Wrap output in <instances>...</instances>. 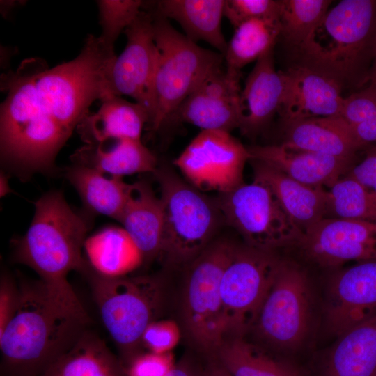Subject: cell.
Wrapping results in <instances>:
<instances>
[{
	"label": "cell",
	"mask_w": 376,
	"mask_h": 376,
	"mask_svg": "<svg viewBox=\"0 0 376 376\" xmlns=\"http://www.w3.org/2000/svg\"><path fill=\"white\" fill-rule=\"evenodd\" d=\"M99 36L90 34L77 57L49 68L40 58L24 59L1 74L6 93L0 109L1 159L26 180L54 171L56 157L96 100L113 95L116 58Z\"/></svg>",
	"instance_id": "obj_1"
},
{
	"label": "cell",
	"mask_w": 376,
	"mask_h": 376,
	"mask_svg": "<svg viewBox=\"0 0 376 376\" xmlns=\"http://www.w3.org/2000/svg\"><path fill=\"white\" fill-rule=\"evenodd\" d=\"M15 313L0 333L1 376H40L88 329L40 279L18 284Z\"/></svg>",
	"instance_id": "obj_2"
},
{
	"label": "cell",
	"mask_w": 376,
	"mask_h": 376,
	"mask_svg": "<svg viewBox=\"0 0 376 376\" xmlns=\"http://www.w3.org/2000/svg\"><path fill=\"white\" fill-rule=\"evenodd\" d=\"M90 226L86 214L73 210L61 191H52L35 203L29 229L14 244L15 260L33 269L60 301L86 319L91 318L67 277L90 267L81 255Z\"/></svg>",
	"instance_id": "obj_3"
},
{
	"label": "cell",
	"mask_w": 376,
	"mask_h": 376,
	"mask_svg": "<svg viewBox=\"0 0 376 376\" xmlns=\"http://www.w3.org/2000/svg\"><path fill=\"white\" fill-rule=\"evenodd\" d=\"M375 51L376 0H343L328 10L297 52L299 64L358 91L368 83Z\"/></svg>",
	"instance_id": "obj_4"
},
{
	"label": "cell",
	"mask_w": 376,
	"mask_h": 376,
	"mask_svg": "<svg viewBox=\"0 0 376 376\" xmlns=\"http://www.w3.org/2000/svg\"><path fill=\"white\" fill-rule=\"evenodd\" d=\"M152 15L158 59L146 130L155 132L210 73L222 67L224 56L198 45L168 19Z\"/></svg>",
	"instance_id": "obj_5"
},
{
	"label": "cell",
	"mask_w": 376,
	"mask_h": 376,
	"mask_svg": "<svg viewBox=\"0 0 376 376\" xmlns=\"http://www.w3.org/2000/svg\"><path fill=\"white\" fill-rule=\"evenodd\" d=\"M164 212L159 256L171 267L187 266L213 240L224 221L214 199L194 187L173 170L158 166L153 173Z\"/></svg>",
	"instance_id": "obj_6"
},
{
	"label": "cell",
	"mask_w": 376,
	"mask_h": 376,
	"mask_svg": "<svg viewBox=\"0 0 376 376\" xmlns=\"http://www.w3.org/2000/svg\"><path fill=\"white\" fill-rule=\"evenodd\" d=\"M89 281L102 323L129 361L141 344L147 327L157 320L164 301V288L155 276L109 277L90 265L84 274Z\"/></svg>",
	"instance_id": "obj_7"
},
{
	"label": "cell",
	"mask_w": 376,
	"mask_h": 376,
	"mask_svg": "<svg viewBox=\"0 0 376 376\" xmlns=\"http://www.w3.org/2000/svg\"><path fill=\"white\" fill-rule=\"evenodd\" d=\"M237 244L213 240L187 267L182 313L185 329L194 345L213 359L224 340L220 283Z\"/></svg>",
	"instance_id": "obj_8"
},
{
	"label": "cell",
	"mask_w": 376,
	"mask_h": 376,
	"mask_svg": "<svg viewBox=\"0 0 376 376\" xmlns=\"http://www.w3.org/2000/svg\"><path fill=\"white\" fill-rule=\"evenodd\" d=\"M224 221L243 238L245 244L274 251L296 246L303 232L284 212L265 185L253 180L215 198Z\"/></svg>",
	"instance_id": "obj_9"
},
{
	"label": "cell",
	"mask_w": 376,
	"mask_h": 376,
	"mask_svg": "<svg viewBox=\"0 0 376 376\" xmlns=\"http://www.w3.org/2000/svg\"><path fill=\"white\" fill-rule=\"evenodd\" d=\"M282 262L274 251L237 246L220 283L224 339L253 327Z\"/></svg>",
	"instance_id": "obj_10"
},
{
	"label": "cell",
	"mask_w": 376,
	"mask_h": 376,
	"mask_svg": "<svg viewBox=\"0 0 376 376\" xmlns=\"http://www.w3.org/2000/svg\"><path fill=\"white\" fill-rule=\"evenodd\" d=\"M310 320V290L305 272L283 261L252 328L274 347L291 349L304 340Z\"/></svg>",
	"instance_id": "obj_11"
},
{
	"label": "cell",
	"mask_w": 376,
	"mask_h": 376,
	"mask_svg": "<svg viewBox=\"0 0 376 376\" xmlns=\"http://www.w3.org/2000/svg\"><path fill=\"white\" fill-rule=\"evenodd\" d=\"M250 159L248 148L230 132L201 130L173 164L194 187L219 194L244 182V169Z\"/></svg>",
	"instance_id": "obj_12"
},
{
	"label": "cell",
	"mask_w": 376,
	"mask_h": 376,
	"mask_svg": "<svg viewBox=\"0 0 376 376\" xmlns=\"http://www.w3.org/2000/svg\"><path fill=\"white\" fill-rule=\"evenodd\" d=\"M296 246L322 267L376 260V221L324 218L306 230Z\"/></svg>",
	"instance_id": "obj_13"
},
{
	"label": "cell",
	"mask_w": 376,
	"mask_h": 376,
	"mask_svg": "<svg viewBox=\"0 0 376 376\" xmlns=\"http://www.w3.org/2000/svg\"><path fill=\"white\" fill-rule=\"evenodd\" d=\"M127 42L111 70L113 95H127L147 111L149 120L151 92L158 59L151 13L141 10L125 29Z\"/></svg>",
	"instance_id": "obj_14"
},
{
	"label": "cell",
	"mask_w": 376,
	"mask_h": 376,
	"mask_svg": "<svg viewBox=\"0 0 376 376\" xmlns=\"http://www.w3.org/2000/svg\"><path fill=\"white\" fill-rule=\"evenodd\" d=\"M241 73L221 68L210 73L178 106L166 123H189L201 130L230 132L238 128Z\"/></svg>",
	"instance_id": "obj_15"
},
{
	"label": "cell",
	"mask_w": 376,
	"mask_h": 376,
	"mask_svg": "<svg viewBox=\"0 0 376 376\" xmlns=\"http://www.w3.org/2000/svg\"><path fill=\"white\" fill-rule=\"evenodd\" d=\"M376 315V260L359 262L333 277L327 294L328 329L340 336Z\"/></svg>",
	"instance_id": "obj_16"
},
{
	"label": "cell",
	"mask_w": 376,
	"mask_h": 376,
	"mask_svg": "<svg viewBox=\"0 0 376 376\" xmlns=\"http://www.w3.org/2000/svg\"><path fill=\"white\" fill-rule=\"evenodd\" d=\"M282 74L284 91L278 114L283 123L340 116L345 97L336 79L300 64Z\"/></svg>",
	"instance_id": "obj_17"
},
{
	"label": "cell",
	"mask_w": 376,
	"mask_h": 376,
	"mask_svg": "<svg viewBox=\"0 0 376 376\" xmlns=\"http://www.w3.org/2000/svg\"><path fill=\"white\" fill-rule=\"evenodd\" d=\"M274 49L256 62L241 90L238 103L240 130L253 138L259 134L278 113L284 91L282 71H276Z\"/></svg>",
	"instance_id": "obj_18"
},
{
	"label": "cell",
	"mask_w": 376,
	"mask_h": 376,
	"mask_svg": "<svg viewBox=\"0 0 376 376\" xmlns=\"http://www.w3.org/2000/svg\"><path fill=\"white\" fill-rule=\"evenodd\" d=\"M251 159L265 162L304 185L330 187L354 165V157H338L279 145L248 148Z\"/></svg>",
	"instance_id": "obj_19"
},
{
	"label": "cell",
	"mask_w": 376,
	"mask_h": 376,
	"mask_svg": "<svg viewBox=\"0 0 376 376\" xmlns=\"http://www.w3.org/2000/svg\"><path fill=\"white\" fill-rule=\"evenodd\" d=\"M253 180L272 191L281 207L303 233L325 218L327 193L324 187L301 183L273 166L251 159Z\"/></svg>",
	"instance_id": "obj_20"
},
{
	"label": "cell",
	"mask_w": 376,
	"mask_h": 376,
	"mask_svg": "<svg viewBox=\"0 0 376 376\" xmlns=\"http://www.w3.org/2000/svg\"><path fill=\"white\" fill-rule=\"evenodd\" d=\"M281 143L297 149L338 157H354L365 150L340 116L284 122Z\"/></svg>",
	"instance_id": "obj_21"
},
{
	"label": "cell",
	"mask_w": 376,
	"mask_h": 376,
	"mask_svg": "<svg viewBox=\"0 0 376 376\" xmlns=\"http://www.w3.org/2000/svg\"><path fill=\"white\" fill-rule=\"evenodd\" d=\"M148 123L146 109L136 102L111 95L101 100L95 113H88L77 131L85 144H99L121 139L141 140Z\"/></svg>",
	"instance_id": "obj_22"
},
{
	"label": "cell",
	"mask_w": 376,
	"mask_h": 376,
	"mask_svg": "<svg viewBox=\"0 0 376 376\" xmlns=\"http://www.w3.org/2000/svg\"><path fill=\"white\" fill-rule=\"evenodd\" d=\"M118 221L141 251L143 262L159 256L164 226L160 196L143 180L131 184L128 198Z\"/></svg>",
	"instance_id": "obj_23"
},
{
	"label": "cell",
	"mask_w": 376,
	"mask_h": 376,
	"mask_svg": "<svg viewBox=\"0 0 376 376\" xmlns=\"http://www.w3.org/2000/svg\"><path fill=\"white\" fill-rule=\"evenodd\" d=\"M70 159L73 165L120 177L153 173L159 166L157 157L142 141L133 139L84 144L74 152Z\"/></svg>",
	"instance_id": "obj_24"
},
{
	"label": "cell",
	"mask_w": 376,
	"mask_h": 376,
	"mask_svg": "<svg viewBox=\"0 0 376 376\" xmlns=\"http://www.w3.org/2000/svg\"><path fill=\"white\" fill-rule=\"evenodd\" d=\"M150 12L178 22L191 41L202 40L225 54L228 42L221 29L225 0H162Z\"/></svg>",
	"instance_id": "obj_25"
},
{
	"label": "cell",
	"mask_w": 376,
	"mask_h": 376,
	"mask_svg": "<svg viewBox=\"0 0 376 376\" xmlns=\"http://www.w3.org/2000/svg\"><path fill=\"white\" fill-rule=\"evenodd\" d=\"M322 376H376V315L339 336Z\"/></svg>",
	"instance_id": "obj_26"
},
{
	"label": "cell",
	"mask_w": 376,
	"mask_h": 376,
	"mask_svg": "<svg viewBox=\"0 0 376 376\" xmlns=\"http://www.w3.org/2000/svg\"><path fill=\"white\" fill-rule=\"evenodd\" d=\"M40 376H127L125 368L95 333L86 329Z\"/></svg>",
	"instance_id": "obj_27"
},
{
	"label": "cell",
	"mask_w": 376,
	"mask_h": 376,
	"mask_svg": "<svg viewBox=\"0 0 376 376\" xmlns=\"http://www.w3.org/2000/svg\"><path fill=\"white\" fill-rule=\"evenodd\" d=\"M84 248L91 267L105 276H127L143 263L141 251L123 228L102 229L86 239Z\"/></svg>",
	"instance_id": "obj_28"
},
{
	"label": "cell",
	"mask_w": 376,
	"mask_h": 376,
	"mask_svg": "<svg viewBox=\"0 0 376 376\" xmlns=\"http://www.w3.org/2000/svg\"><path fill=\"white\" fill-rule=\"evenodd\" d=\"M65 175L79 194L86 210L120 219L127 202L131 184L123 177L110 175L90 168L72 165Z\"/></svg>",
	"instance_id": "obj_29"
},
{
	"label": "cell",
	"mask_w": 376,
	"mask_h": 376,
	"mask_svg": "<svg viewBox=\"0 0 376 376\" xmlns=\"http://www.w3.org/2000/svg\"><path fill=\"white\" fill-rule=\"evenodd\" d=\"M213 359L230 376H300L293 367L271 357L244 336L226 338Z\"/></svg>",
	"instance_id": "obj_30"
},
{
	"label": "cell",
	"mask_w": 376,
	"mask_h": 376,
	"mask_svg": "<svg viewBox=\"0 0 376 376\" xmlns=\"http://www.w3.org/2000/svg\"><path fill=\"white\" fill-rule=\"evenodd\" d=\"M280 34L279 18L253 19L242 23L227 44L224 54L226 70L240 73L243 67L274 49Z\"/></svg>",
	"instance_id": "obj_31"
},
{
	"label": "cell",
	"mask_w": 376,
	"mask_h": 376,
	"mask_svg": "<svg viewBox=\"0 0 376 376\" xmlns=\"http://www.w3.org/2000/svg\"><path fill=\"white\" fill-rule=\"evenodd\" d=\"M325 218L376 221V193L344 176L327 190Z\"/></svg>",
	"instance_id": "obj_32"
},
{
	"label": "cell",
	"mask_w": 376,
	"mask_h": 376,
	"mask_svg": "<svg viewBox=\"0 0 376 376\" xmlns=\"http://www.w3.org/2000/svg\"><path fill=\"white\" fill-rule=\"evenodd\" d=\"M331 2L329 0H279L280 36L298 52L328 11Z\"/></svg>",
	"instance_id": "obj_33"
},
{
	"label": "cell",
	"mask_w": 376,
	"mask_h": 376,
	"mask_svg": "<svg viewBox=\"0 0 376 376\" xmlns=\"http://www.w3.org/2000/svg\"><path fill=\"white\" fill-rule=\"evenodd\" d=\"M96 3L102 29L99 37L108 48L114 50L117 38L136 19L142 10L143 1L99 0Z\"/></svg>",
	"instance_id": "obj_34"
},
{
	"label": "cell",
	"mask_w": 376,
	"mask_h": 376,
	"mask_svg": "<svg viewBox=\"0 0 376 376\" xmlns=\"http://www.w3.org/2000/svg\"><path fill=\"white\" fill-rule=\"evenodd\" d=\"M279 0H225L224 17L235 29L253 19L279 18Z\"/></svg>",
	"instance_id": "obj_35"
},
{
	"label": "cell",
	"mask_w": 376,
	"mask_h": 376,
	"mask_svg": "<svg viewBox=\"0 0 376 376\" xmlns=\"http://www.w3.org/2000/svg\"><path fill=\"white\" fill-rule=\"evenodd\" d=\"M180 338L178 324L172 320H156L145 329L143 344L150 352L165 354L171 352Z\"/></svg>",
	"instance_id": "obj_36"
},
{
	"label": "cell",
	"mask_w": 376,
	"mask_h": 376,
	"mask_svg": "<svg viewBox=\"0 0 376 376\" xmlns=\"http://www.w3.org/2000/svg\"><path fill=\"white\" fill-rule=\"evenodd\" d=\"M174 363L171 352L157 354L148 352L136 355L125 368L127 376H166Z\"/></svg>",
	"instance_id": "obj_37"
},
{
	"label": "cell",
	"mask_w": 376,
	"mask_h": 376,
	"mask_svg": "<svg viewBox=\"0 0 376 376\" xmlns=\"http://www.w3.org/2000/svg\"><path fill=\"white\" fill-rule=\"evenodd\" d=\"M19 297V285L11 277L3 274L0 284V333L4 330L15 313Z\"/></svg>",
	"instance_id": "obj_38"
},
{
	"label": "cell",
	"mask_w": 376,
	"mask_h": 376,
	"mask_svg": "<svg viewBox=\"0 0 376 376\" xmlns=\"http://www.w3.org/2000/svg\"><path fill=\"white\" fill-rule=\"evenodd\" d=\"M345 176L357 180L376 193V144L364 150L362 160L354 164Z\"/></svg>",
	"instance_id": "obj_39"
},
{
	"label": "cell",
	"mask_w": 376,
	"mask_h": 376,
	"mask_svg": "<svg viewBox=\"0 0 376 376\" xmlns=\"http://www.w3.org/2000/svg\"><path fill=\"white\" fill-rule=\"evenodd\" d=\"M166 376H201V369H197L187 362L175 364Z\"/></svg>",
	"instance_id": "obj_40"
},
{
	"label": "cell",
	"mask_w": 376,
	"mask_h": 376,
	"mask_svg": "<svg viewBox=\"0 0 376 376\" xmlns=\"http://www.w3.org/2000/svg\"><path fill=\"white\" fill-rule=\"evenodd\" d=\"M201 376H230L214 359H209L207 365L201 369Z\"/></svg>",
	"instance_id": "obj_41"
},
{
	"label": "cell",
	"mask_w": 376,
	"mask_h": 376,
	"mask_svg": "<svg viewBox=\"0 0 376 376\" xmlns=\"http://www.w3.org/2000/svg\"><path fill=\"white\" fill-rule=\"evenodd\" d=\"M25 1H1V13L3 17L10 13L15 8L20 4H24Z\"/></svg>",
	"instance_id": "obj_42"
},
{
	"label": "cell",
	"mask_w": 376,
	"mask_h": 376,
	"mask_svg": "<svg viewBox=\"0 0 376 376\" xmlns=\"http://www.w3.org/2000/svg\"><path fill=\"white\" fill-rule=\"evenodd\" d=\"M368 84L373 86V88L376 89V51H375L373 62V64L370 70Z\"/></svg>",
	"instance_id": "obj_43"
},
{
	"label": "cell",
	"mask_w": 376,
	"mask_h": 376,
	"mask_svg": "<svg viewBox=\"0 0 376 376\" xmlns=\"http://www.w3.org/2000/svg\"><path fill=\"white\" fill-rule=\"evenodd\" d=\"M10 189L8 185V180L7 175L4 173L1 174V196H3L6 194L10 193Z\"/></svg>",
	"instance_id": "obj_44"
}]
</instances>
